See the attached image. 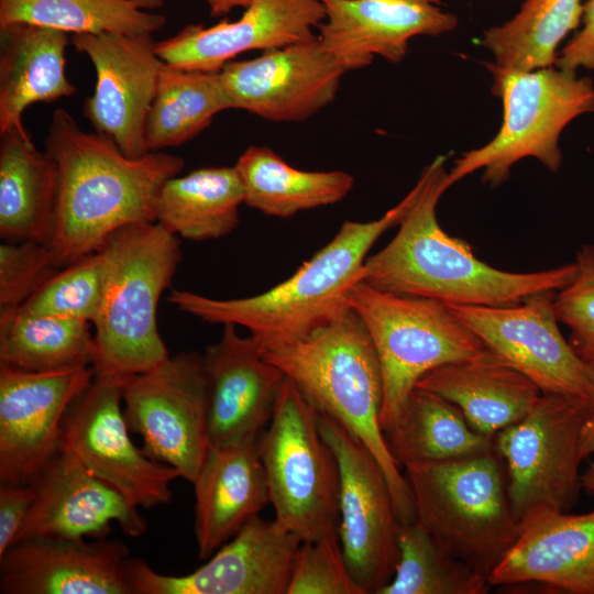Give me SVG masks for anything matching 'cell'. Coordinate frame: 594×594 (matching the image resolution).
I'll return each instance as SVG.
<instances>
[{"instance_id": "obj_41", "label": "cell", "mask_w": 594, "mask_h": 594, "mask_svg": "<svg viewBox=\"0 0 594 594\" xmlns=\"http://www.w3.org/2000/svg\"><path fill=\"white\" fill-rule=\"evenodd\" d=\"M35 495L33 483H0V556L14 543Z\"/></svg>"}, {"instance_id": "obj_3", "label": "cell", "mask_w": 594, "mask_h": 594, "mask_svg": "<svg viewBox=\"0 0 594 594\" xmlns=\"http://www.w3.org/2000/svg\"><path fill=\"white\" fill-rule=\"evenodd\" d=\"M421 186L419 177L410 191L378 219L345 220L332 240L290 277L258 295L220 299L172 289L167 300L204 322L244 327L263 351L301 341L351 309L349 293L363 278L367 253L383 233L402 222Z\"/></svg>"}, {"instance_id": "obj_25", "label": "cell", "mask_w": 594, "mask_h": 594, "mask_svg": "<svg viewBox=\"0 0 594 594\" xmlns=\"http://www.w3.org/2000/svg\"><path fill=\"white\" fill-rule=\"evenodd\" d=\"M258 438L210 446L193 482L195 536L201 560L210 558L270 503Z\"/></svg>"}, {"instance_id": "obj_22", "label": "cell", "mask_w": 594, "mask_h": 594, "mask_svg": "<svg viewBox=\"0 0 594 594\" xmlns=\"http://www.w3.org/2000/svg\"><path fill=\"white\" fill-rule=\"evenodd\" d=\"M222 327L220 339L202 354L211 447L257 439L272 419L285 378L251 334L242 337L235 324Z\"/></svg>"}, {"instance_id": "obj_29", "label": "cell", "mask_w": 594, "mask_h": 594, "mask_svg": "<svg viewBox=\"0 0 594 594\" xmlns=\"http://www.w3.org/2000/svg\"><path fill=\"white\" fill-rule=\"evenodd\" d=\"M234 167L243 186L244 204L276 218L337 204L354 186L353 176L346 172L298 169L263 145L249 146Z\"/></svg>"}, {"instance_id": "obj_17", "label": "cell", "mask_w": 594, "mask_h": 594, "mask_svg": "<svg viewBox=\"0 0 594 594\" xmlns=\"http://www.w3.org/2000/svg\"><path fill=\"white\" fill-rule=\"evenodd\" d=\"M152 34H73L70 44L96 70L94 94L82 114L129 157L146 154L144 125L164 62Z\"/></svg>"}, {"instance_id": "obj_10", "label": "cell", "mask_w": 594, "mask_h": 594, "mask_svg": "<svg viewBox=\"0 0 594 594\" xmlns=\"http://www.w3.org/2000/svg\"><path fill=\"white\" fill-rule=\"evenodd\" d=\"M591 407L592 400L586 398L542 393L522 419L494 436L517 521L536 507L568 512L578 503L581 433Z\"/></svg>"}, {"instance_id": "obj_14", "label": "cell", "mask_w": 594, "mask_h": 594, "mask_svg": "<svg viewBox=\"0 0 594 594\" xmlns=\"http://www.w3.org/2000/svg\"><path fill=\"white\" fill-rule=\"evenodd\" d=\"M557 290H540L505 307L448 305L454 315L542 393L594 400V367L566 341L553 308Z\"/></svg>"}, {"instance_id": "obj_18", "label": "cell", "mask_w": 594, "mask_h": 594, "mask_svg": "<svg viewBox=\"0 0 594 594\" xmlns=\"http://www.w3.org/2000/svg\"><path fill=\"white\" fill-rule=\"evenodd\" d=\"M219 73L230 109L297 122L333 102L346 70L316 36L252 59L231 61Z\"/></svg>"}, {"instance_id": "obj_12", "label": "cell", "mask_w": 594, "mask_h": 594, "mask_svg": "<svg viewBox=\"0 0 594 594\" xmlns=\"http://www.w3.org/2000/svg\"><path fill=\"white\" fill-rule=\"evenodd\" d=\"M129 377L95 373L65 415L59 450L75 454L135 507L152 508L170 503V485L180 475L132 442L123 414Z\"/></svg>"}, {"instance_id": "obj_6", "label": "cell", "mask_w": 594, "mask_h": 594, "mask_svg": "<svg viewBox=\"0 0 594 594\" xmlns=\"http://www.w3.org/2000/svg\"><path fill=\"white\" fill-rule=\"evenodd\" d=\"M418 520L452 556L488 578L518 534L495 448L406 465Z\"/></svg>"}, {"instance_id": "obj_38", "label": "cell", "mask_w": 594, "mask_h": 594, "mask_svg": "<svg viewBox=\"0 0 594 594\" xmlns=\"http://www.w3.org/2000/svg\"><path fill=\"white\" fill-rule=\"evenodd\" d=\"M64 266L51 243L2 242L0 310L20 308Z\"/></svg>"}, {"instance_id": "obj_31", "label": "cell", "mask_w": 594, "mask_h": 594, "mask_svg": "<svg viewBox=\"0 0 594 594\" xmlns=\"http://www.w3.org/2000/svg\"><path fill=\"white\" fill-rule=\"evenodd\" d=\"M384 436L400 468L464 458L494 448V438L473 429L453 403L417 386Z\"/></svg>"}, {"instance_id": "obj_15", "label": "cell", "mask_w": 594, "mask_h": 594, "mask_svg": "<svg viewBox=\"0 0 594 594\" xmlns=\"http://www.w3.org/2000/svg\"><path fill=\"white\" fill-rule=\"evenodd\" d=\"M301 542L275 519L257 516L188 574H162L129 558L125 576L132 594H286Z\"/></svg>"}, {"instance_id": "obj_13", "label": "cell", "mask_w": 594, "mask_h": 594, "mask_svg": "<svg viewBox=\"0 0 594 594\" xmlns=\"http://www.w3.org/2000/svg\"><path fill=\"white\" fill-rule=\"evenodd\" d=\"M318 424L339 465L338 536L345 562L364 594H377L399 559L400 522L388 482L372 451L343 425L319 411Z\"/></svg>"}, {"instance_id": "obj_1", "label": "cell", "mask_w": 594, "mask_h": 594, "mask_svg": "<svg viewBox=\"0 0 594 594\" xmlns=\"http://www.w3.org/2000/svg\"><path fill=\"white\" fill-rule=\"evenodd\" d=\"M45 151L59 182L51 245L64 265L97 251L120 228L156 222L160 191L185 165L162 151L129 157L111 139L81 130L63 108L52 114Z\"/></svg>"}, {"instance_id": "obj_40", "label": "cell", "mask_w": 594, "mask_h": 594, "mask_svg": "<svg viewBox=\"0 0 594 594\" xmlns=\"http://www.w3.org/2000/svg\"><path fill=\"white\" fill-rule=\"evenodd\" d=\"M576 274L554 294L559 322L570 329L569 342L576 354L594 367V245H583L575 258Z\"/></svg>"}, {"instance_id": "obj_36", "label": "cell", "mask_w": 594, "mask_h": 594, "mask_svg": "<svg viewBox=\"0 0 594 594\" xmlns=\"http://www.w3.org/2000/svg\"><path fill=\"white\" fill-rule=\"evenodd\" d=\"M399 559L391 582L377 594H485L487 576L449 553L418 521L400 524Z\"/></svg>"}, {"instance_id": "obj_11", "label": "cell", "mask_w": 594, "mask_h": 594, "mask_svg": "<svg viewBox=\"0 0 594 594\" xmlns=\"http://www.w3.org/2000/svg\"><path fill=\"white\" fill-rule=\"evenodd\" d=\"M123 414L130 431L142 437V451L193 483L210 448L202 354L169 355L155 367L129 377L123 388Z\"/></svg>"}, {"instance_id": "obj_34", "label": "cell", "mask_w": 594, "mask_h": 594, "mask_svg": "<svg viewBox=\"0 0 594 594\" xmlns=\"http://www.w3.org/2000/svg\"><path fill=\"white\" fill-rule=\"evenodd\" d=\"M583 13L582 0H525L508 21L484 31L480 44L495 67L530 72L556 64L557 48Z\"/></svg>"}, {"instance_id": "obj_44", "label": "cell", "mask_w": 594, "mask_h": 594, "mask_svg": "<svg viewBox=\"0 0 594 594\" xmlns=\"http://www.w3.org/2000/svg\"><path fill=\"white\" fill-rule=\"evenodd\" d=\"M211 16H221L237 8H245L251 0H205Z\"/></svg>"}, {"instance_id": "obj_9", "label": "cell", "mask_w": 594, "mask_h": 594, "mask_svg": "<svg viewBox=\"0 0 594 594\" xmlns=\"http://www.w3.org/2000/svg\"><path fill=\"white\" fill-rule=\"evenodd\" d=\"M258 446L275 520L302 542L338 536V460L318 410L286 375Z\"/></svg>"}, {"instance_id": "obj_20", "label": "cell", "mask_w": 594, "mask_h": 594, "mask_svg": "<svg viewBox=\"0 0 594 594\" xmlns=\"http://www.w3.org/2000/svg\"><path fill=\"white\" fill-rule=\"evenodd\" d=\"M320 0H251L240 19L205 28L187 24L156 43L161 59L184 70L219 73L249 51H270L306 42L324 19Z\"/></svg>"}, {"instance_id": "obj_8", "label": "cell", "mask_w": 594, "mask_h": 594, "mask_svg": "<svg viewBox=\"0 0 594 594\" xmlns=\"http://www.w3.org/2000/svg\"><path fill=\"white\" fill-rule=\"evenodd\" d=\"M349 306L364 323L378 356L383 432L394 425L426 373L491 350L448 305L435 299L381 290L360 280L349 293Z\"/></svg>"}, {"instance_id": "obj_4", "label": "cell", "mask_w": 594, "mask_h": 594, "mask_svg": "<svg viewBox=\"0 0 594 594\" xmlns=\"http://www.w3.org/2000/svg\"><path fill=\"white\" fill-rule=\"evenodd\" d=\"M263 353L319 413L339 421L372 451L385 473L399 522L416 520L410 487L381 426L382 371L360 317L350 309L310 337Z\"/></svg>"}, {"instance_id": "obj_45", "label": "cell", "mask_w": 594, "mask_h": 594, "mask_svg": "<svg viewBox=\"0 0 594 594\" xmlns=\"http://www.w3.org/2000/svg\"><path fill=\"white\" fill-rule=\"evenodd\" d=\"M582 490L587 494L594 495V462L581 474Z\"/></svg>"}, {"instance_id": "obj_39", "label": "cell", "mask_w": 594, "mask_h": 594, "mask_svg": "<svg viewBox=\"0 0 594 594\" xmlns=\"http://www.w3.org/2000/svg\"><path fill=\"white\" fill-rule=\"evenodd\" d=\"M286 594H364L348 568L339 536L301 542Z\"/></svg>"}, {"instance_id": "obj_32", "label": "cell", "mask_w": 594, "mask_h": 594, "mask_svg": "<svg viewBox=\"0 0 594 594\" xmlns=\"http://www.w3.org/2000/svg\"><path fill=\"white\" fill-rule=\"evenodd\" d=\"M229 109L220 73L184 70L164 63L144 125L146 152L183 145Z\"/></svg>"}, {"instance_id": "obj_42", "label": "cell", "mask_w": 594, "mask_h": 594, "mask_svg": "<svg viewBox=\"0 0 594 594\" xmlns=\"http://www.w3.org/2000/svg\"><path fill=\"white\" fill-rule=\"evenodd\" d=\"M582 29L558 54L556 66L570 70L583 68L594 73V0L583 4Z\"/></svg>"}, {"instance_id": "obj_2", "label": "cell", "mask_w": 594, "mask_h": 594, "mask_svg": "<svg viewBox=\"0 0 594 594\" xmlns=\"http://www.w3.org/2000/svg\"><path fill=\"white\" fill-rule=\"evenodd\" d=\"M437 156L420 177V193L392 241L366 257V284L400 295L430 298L446 305L505 307L540 290H559L576 274L575 262L552 270L513 273L479 260L469 243L440 227L437 205L452 186Z\"/></svg>"}, {"instance_id": "obj_5", "label": "cell", "mask_w": 594, "mask_h": 594, "mask_svg": "<svg viewBox=\"0 0 594 594\" xmlns=\"http://www.w3.org/2000/svg\"><path fill=\"white\" fill-rule=\"evenodd\" d=\"M103 297L95 322V373L132 376L169 354L157 328V306L182 260L179 238L158 222L125 226L97 250Z\"/></svg>"}, {"instance_id": "obj_24", "label": "cell", "mask_w": 594, "mask_h": 594, "mask_svg": "<svg viewBox=\"0 0 594 594\" xmlns=\"http://www.w3.org/2000/svg\"><path fill=\"white\" fill-rule=\"evenodd\" d=\"M492 585L537 583L594 594V510L536 507L518 521L515 542L488 575Z\"/></svg>"}, {"instance_id": "obj_16", "label": "cell", "mask_w": 594, "mask_h": 594, "mask_svg": "<svg viewBox=\"0 0 594 594\" xmlns=\"http://www.w3.org/2000/svg\"><path fill=\"white\" fill-rule=\"evenodd\" d=\"M92 366L29 372L0 367V483H32L59 450L65 415Z\"/></svg>"}, {"instance_id": "obj_28", "label": "cell", "mask_w": 594, "mask_h": 594, "mask_svg": "<svg viewBox=\"0 0 594 594\" xmlns=\"http://www.w3.org/2000/svg\"><path fill=\"white\" fill-rule=\"evenodd\" d=\"M68 33L13 23L0 28V133L21 125L24 111L76 94L67 79Z\"/></svg>"}, {"instance_id": "obj_33", "label": "cell", "mask_w": 594, "mask_h": 594, "mask_svg": "<svg viewBox=\"0 0 594 594\" xmlns=\"http://www.w3.org/2000/svg\"><path fill=\"white\" fill-rule=\"evenodd\" d=\"M91 323L15 310H0V367L29 372L92 366Z\"/></svg>"}, {"instance_id": "obj_37", "label": "cell", "mask_w": 594, "mask_h": 594, "mask_svg": "<svg viewBox=\"0 0 594 594\" xmlns=\"http://www.w3.org/2000/svg\"><path fill=\"white\" fill-rule=\"evenodd\" d=\"M103 297V265L98 251L85 254L61 268L20 310L97 321Z\"/></svg>"}, {"instance_id": "obj_35", "label": "cell", "mask_w": 594, "mask_h": 594, "mask_svg": "<svg viewBox=\"0 0 594 594\" xmlns=\"http://www.w3.org/2000/svg\"><path fill=\"white\" fill-rule=\"evenodd\" d=\"M163 0H0V28L30 23L73 34H152L166 23Z\"/></svg>"}, {"instance_id": "obj_30", "label": "cell", "mask_w": 594, "mask_h": 594, "mask_svg": "<svg viewBox=\"0 0 594 594\" xmlns=\"http://www.w3.org/2000/svg\"><path fill=\"white\" fill-rule=\"evenodd\" d=\"M242 204L244 191L234 165L201 167L164 184L156 222L185 240H216L237 229Z\"/></svg>"}, {"instance_id": "obj_7", "label": "cell", "mask_w": 594, "mask_h": 594, "mask_svg": "<svg viewBox=\"0 0 594 594\" xmlns=\"http://www.w3.org/2000/svg\"><path fill=\"white\" fill-rule=\"evenodd\" d=\"M486 67L493 76V94L503 101V123L488 143L454 162L450 183L482 169V182L497 187L525 157H535L550 172H558L562 131L575 118L594 112L593 80L552 66L530 72L505 70L493 64Z\"/></svg>"}, {"instance_id": "obj_21", "label": "cell", "mask_w": 594, "mask_h": 594, "mask_svg": "<svg viewBox=\"0 0 594 594\" xmlns=\"http://www.w3.org/2000/svg\"><path fill=\"white\" fill-rule=\"evenodd\" d=\"M324 19L317 37L348 72L370 66L375 57L403 61L415 36L453 31L458 16L443 0H320Z\"/></svg>"}, {"instance_id": "obj_43", "label": "cell", "mask_w": 594, "mask_h": 594, "mask_svg": "<svg viewBox=\"0 0 594 594\" xmlns=\"http://www.w3.org/2000/svg\"><path fill=\"white\" fill-rule=\"evenodd\" d=\"M594 453V400L581 433V455L587 459Z\"/></svg>"}, {"instance_id": "obj_19", "label": "cell", "mask_w": 594, "mask_h": 594, "mask_svg": "<svg viewBox=\"0 0 594 594\" xmlns=\"http://www.w3.org/2000/svg\"><path fill=\"white\" fill-rule=\"evenodd\" d=\"M32 483L35 499L14 542L37 537L105 539L112 522L133 538L147 529L139 508L69 451L58 450Z\"/></svg>"}, {"instance_id": "obj_26", "label": "cell", "mask_w": 594, "mask_h": 594, "mask_svg": "<svg viewBox=\"0 0 594 594\" xmlns=\"http://www.w3.org/2000/svg\"><path fill=\"white\" fill-rule=\"evenodd\" d=\"M416 386L453 403L473 429L492 438L522 419L542 394L529 377L492 350L476 359L438 366Z\"/></svg>"}, {"instance_id": "obj_23", "label": "cell", "mask_w": 594, "mask_h": 594, "mask_svg": "<svg viewBox=\"0 0 594 594\" xmlns=\"http://www.w3.org/2000/svg\"><path fill=\"white\" fill-rule=\"evenodd\" d=\"M118 540L37 537L0 556L2 594H132Z\"/></svg>"}, {"instance_id": "obj_27", "label": "cell", "mask_w": 594, "mask_h": 594, "mask_svg": "<svg viewBox=\"0 0 594 594\" xmlns=\"http://www.w3.org/2000/svg\"><path fill=\"white\" fill-rule=\"evenodd\" d=\"M58 172L23 124L0 133V237L51 243L57 218Z\"/></svg>"}]
</instances>
